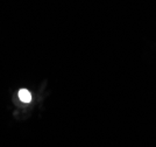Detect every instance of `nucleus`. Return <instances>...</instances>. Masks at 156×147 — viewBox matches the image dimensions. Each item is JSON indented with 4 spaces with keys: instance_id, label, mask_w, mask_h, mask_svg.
<instances>
[{
    "instance_id": "obj_1",
    "label": "nucleus",
    "mask_w": 156,
    "mask_h": 147,
    "mask_svg": "<svg viewBox=\"0 0 156 147\" xmlns=\"http://www.w3.org/2000/svg\"><path fill=\"white\" fill-rule=\"evenodd\" d=\"M19 98L21 102L30 103L32 102V94H30L27 89H21L19 91Z\"/></svg>"
}]
</instances>
